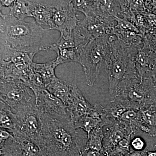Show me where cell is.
Listing matches in <instances>:
<instances>
[{
	"label": "cell",
	"mask_w": 156,
	"mask_h": 156,
	"mask_svg": "<svg viewBox=\"0 0 156 156\" xmlns=\"http://www.w3.org/2000/svg\"><path fill=\"white\" fill-rule=\"evenodd\" d=\"M147 156H156V151H147Z\"/></svg>",
	"instance_id": "obj_36"
},
{
	"label": "cell",
	"mask_w": 156,
	"mask_h": 156,
	"mask_svg": "<svg viewBox=\"0 0 156 156\" xmlns=\"http://www.w3.org/2000/svg\"><path fill=\"white\" fill-rule=\"evenodd\" d=\"M36 100L37 107L42 114L69 115L63 102L47 89L42 90L36 95Z\"/></svg>",
	"instance_id": "obj_11"
},
{
	"label": "cell",
	"mask_w": 156,
	"mask_h": 156,
	"mask_svg": "<svg viewBox=\"0 0 156 156\" xmlns=\"http://www.w3.org/2000/svg\"><path fill=\"white\" fill-rule=\"evenodd\" d=\"M53 12L51 30L68 33L77 26L80 20L71 1H53Z\"/></svg>",
	"instance_id": "obj_8"
},
{
	"label": "cell",
	"mask_w": 156,
	"mask_h": 156,
	"mask_svg": "<svg viewBox=\"0 0 156 156\" xmlns=\"http://www.w3.org/2000/svg\"><path fill=\"white\" fill-rule=\"evenodd\" d=\"M93 108L76 85L73 84L69 104L66 108L68 114L73 122L81 117L90 114Z\"/></svg>",
	"instance_id": "obj_12"
},
{
	"label": "cell",
	"mask_w": 156,
	"mask_h": 156,
	"mask_svg": "<svg viewBox=\"0 0 156 156\" xmlns=\"http://www.w3.org/2000/svg\"><path fill=\"white\" fill-rule=\"evenodd\" d=\"M136 132L129 126L116 122L104 132L103 141L104 151L107 156L125 136Z\"/></svg>",
	"instance_id": "obj_13"
},
{
	"label": "cell",
	"mask_w": 156,
	"mask_h": 156,
	"mask_svg": "<svg viewBox=\"0 0 156 156\" xmlns=\"http://www.w3.org/2000/svg\"><path fill=\"white\" fill-rule=\"evenodd\" d=\"M77 28L87 41H90L111 34V28L108 27L96 16L85 17L80 20Z\"/></svg>",
	"instance_id": "obj_10"
},
{
	"label": "cell",
	"mask_w": 156,
	"mask_h": 156,
	"mask_svg": "<svg viewBox=\"0 0 156 156\" xmlns=\"http://www.w3.org/2000/svg\"><path fill=\"white\" fill-rule=\"evenodd\" d=\"M74 124L76 129H81L87 132L88 137L92 130L99 126L103 127L101 126L100 119L89 115L79 118L74 122Z\"/></svg>",
	"instance_id": "obj_24"
},
{
	"label": "cell",
	"mask_w": 156,
	"mask_h": 156,
	"mask_svg": "<svg viewBox=\"0 0 156 156\" xmlns=\"http://www.w3.org/2000/svg\"><path fill=\"white\" fill-rule=\"evenodd\" d=\"M0 85V102L9 106L13 112L36 104L35 95L23 81L10 78L1 79Z\"/></svg>",
	"instance_id": "obj_7"
},
{
	"label": "cell",
	"mask_w": 156,
	"mask_h": 156,
	"mask_svg": "<svg viewBox=\"0 0 156 156\" xmlns=\"http://www.w3.org/2000/svg\"><path fill=\"white\" fill-rule=\"evenodd\" d=\"M17 117L15 130L12 134L19 142L27 140L35 144L46 155L41 117L35 104L25 107L14 113Z\"/></svg>",
	"instance_id": "obj_6"
},
{
	"label": "cell",
	"mask_w": 156,
	"mask_h": 156,
	"mask_svg": "<svg viewBox=\"0 0 156 156\" xmlns=\"http://www.w3.org/2000/svg\"><path fill=\"white\" fill-rule=\"evenodd\" d=\"M154 147L156 148V143L155 144V145H154Z\"/></svg>",
	"instance_id": "obj_38"
},
{
	"label": "cell",
	"mask_w": 156,
	"mask_h": 156,
	"mask_svg": "<svg viewBox=\"0 0 156 156\" xmlns=\"http://www.w3.org/2000/svg\"><path fill=\"white\" fill-rule=\"evenodd\" d=\"M134 135L130 134L123 138L107 156H124L131 151V141Z\"/></svg>",
	"instance_id": "obj_26"
},
{
	"label": "cell",
	"mask_w": 156,
	"mask_h": 156,
	"mask_svg": "<svg viewBox=\"0 0 156 156\" xmlns=\"http://www.w3.org/2000/svg\"><path fill=\"white\" fill-rule=\"evenodd\" d=\"M112 96L136 104L140 109L156 105V84L153 77L135 76L120 82Z\"/></svg>",
	"instance_id": "obj_5"
},
{
	"label": "cell",
	"mask_w": 156,
	"mask_h": 156,
	"mask_svg": "<svg viewBox=\"0 0 156 156\" xmlns=\"http://www.w3.org/2000/svg\"><path fill=\"white\" fill-rule=\"evenodd\" d=\"M117 21V27L126 30H130L131 31L135 32L137 33L141 34L140 32L138 29L132 23L128 20L122 19V18H115Z\"/></svg>",
	"instance_id": "obj_31"
},
{
	"label": "cell",
	"mask_w": 156,
	"mask_h": 156,
	"mask_svg": "<svg viewBox=\"0 0 156 156\" xmlns=\"http://www.w3.org/2000/svg\"><path fill=\"white\" fill-rule=\"evenodd\" d=\"M20 143L22 148V156H46L40 147L34 143L27 140Z\"/></svg>",
	"instance_id": "obj_28"
},
{
	"label": "cell",
	"mask_w": 156,
	"mask_h": 156,
	"mask_svg": "<svg viewBox=\"0 0 156 156\" xmlns=\"http://www.w3.org/2000/svg\"><path fill=\"white\" fill-rule=\"evenodd\" d=\"M58 66L55 59L45 63L34 62V71L42 77L46 88L53 80L57 78L55 75V70Z\"/></svg>",
	"instance_id": "obj_19"
},
{
	"label": "cell",
	"mask_w": 156,
	"mask_h": 156,
	"mask_svg": "<svg viewBox=\"0 0 156 156\" xmlns=\"http://www.w3.org/2000/svg\"><path fill=\"white\" fill-rule=\"evenodd\" d=\"M110 50L105 63L109 91L114 94L117 86L126 79L138 76L135 66L137 53L143 47L128 46L113 34H109Z\"/></svg>",
	"instance_id": "obj_3"
},
{
	"label": "cell",
	"mask_w": 156,
	"mask_h": 156,
	"mask_svg": "<svg viewBox=\"0 0 156 156\" xmlns=\"http://www.w3.org/2000/svg\"></svg>",
	"instance_id": "obj_39"
},
{
	"label": "cell",
	"mask_w": 156,
	"mask_h": 156,
	"mask_svg": "<svg viewBox=\"0 0 156 156\" xmlns=\"http://www.w3.org/2000/svg\"><path fill=\"white\" fill-rule=\"evenodd\" d=\"M142 124L147 128L151 136H156V105L142 108L140 110Z\"/></svg>",
	"instance_id": "obj_20"
},
{
	"label": "cell",
	"mask_w": 156,
	"mask_h": 156,
	"mask_svg": "<svg viewBox=\"0 0 156 156\" xmlns=\"http://www.w3.org/2000/svg\"><path fill=\"white\" fill-rule=\"evenodd\" d=\"M0 63L1 79H16L27 84L34 72L33 62L13 63L1 61Z\"/></svg>",
	"instance_id": "obj_9"
},
{
	"label": "cell",
	"mask_w": 156,
	"mask_h": 156,
	"mask_svg": "<svg viewBox=\"0 0 156 156\" xmlns=\"http://www.w3.org/2000/svg\"><path fill=\"white\" fill-rule=\"evenodd\" d=\"M147 151L146 150L141 151H131L130 153L124 156H147Z\"/></svg>",
	"instance_id": "obj_34"
},
{
	"label": "cell",
	"mask_w": 156,
	"mask_h": 156,
	"mask_svg": "<svg viewBox=\"0 0 156 156\" xmlns=\"http://www.w3.org/2000/svg\"><path fill=\"white\" fill-rule=\"evenodd\" d=\"M81 156H105V155L103 152L92 150H86L82 153Z\"/></svg>",
	"instance_id": "obj_33"
},
{
	"label": "cell",
	"mask_w": 156,
	"mask_h": 156,
	"mask_svg": "<svg viewBox=\"0 0 156 156\" xmlns=\"http://www.w3.org/2000/svg\"><path fill=\"white\" fill-rule=\"evenodd\" d=\"M145 141L139 136L133 138L131 141V150L135 151H141L145 150Z\"/></svg>",
	"instance_id": "obj_32"
},
{
	"label": "cell",
	"mask_w": 156,
	"mask_h": 156,
	"mask_svg": "<svg viewBox=\"0 0 156 156\" xmlns=\"http://www.w3.org/2000/svg\"><path fill=\"white\" fill-rule=\"evenodd\" d=\"M153 78L155 83L156 84V65L154 69L153 74Z\"/></svg>",
	"instance_id": "obj_37"
},
{
	"label": "cell",
	"mask_w": 156,
	"mask_h": 156,
	"mask_svg": "<svg viewBox=\"0 0 156 156\" xmlns=\"http://www.w3.org/2000/svg\"><path fill=\"white\" fill-rule=\"evenodd\" d=\"M109 34L90 41L79 47L77 63L83 69L87 84L93 87L97 80L100 69L105 63L110 50Z\"/></svg>",
	"instance_id": "obj_4"
},
{
	"label": "cell",
	"mask_w": 156,
	"mask_h": 156,
	"mask_svg": "<svg viewBox=\"0 0 156 156\" xmlns=\"http://www.w3.org/2000/svg\"><path fill=\"white\" fill-rule=\"evenodd\" d=\"M143 47L156 53V28L151 30L143 36Z\"/></svg>",
	"instance_id": "obj_30"
},
{
	"label": "cell",
	"mask_w": 156,
	"mask_h": 156,
	"mask_svg": "<svg viewBox=\"0 0 156 156\" xmlns=\"http://www.w3.org/2000/svg\"><path fill=\"white\" fill-rule=\"evenodd\" d=\"M10 8L9 15L18 20H23L27 17H31L27 1H15Z\"/></svg>",
	"instance_id": "obj_25"
},
{
	"label": "cell",
	"mask_w": 156,
	"mask_h": 156,
	"mask_svg": "<svg viewBox=\"0 0 156 156\" xmlns=\"http://www.w3.org/2000/svg\"><path fill=\"white\" fill-rule=\"evenodd\" d=\"M103 128L99 126L90 132L85 150H92L104 152L103 146L104 132Z\"/></svg>",
	"instance_id": "obj_23"
},
{
	"label": "cell",
	"mask_w": 156,
	"mask_h": 156,
	"mask_svg": "<svg viewBox=\"0 0 156 156\" xmlns=\"http://www.w3.org/2000/svg\"><path fill=\"white\" fill-rule=\"evenodd\" d=\"M15 1H12V0H4V1H0L1 3V6H4V7H9L10 8L13 6L14 5Z\"/></svg>",
	"instance_id": "obj_35"
},
{
	"label": "cell",
	"mask_w": 156,
	"mask_h": 156,
	"mask_svg": "<svg viewBox=\"0 0 156 156\" xmlns=\"http://www.w3.org/2000/svg\"><path fill=\"white\" fill-rule=\"evenodd\" d=\"M53 50L56 52L57 57L55 58L58 65L66 62H77L79 57V47L76 48H61L51 44L48 47H43L41 51Z\"/></svg>",
	"instance_id": "obj_18"
},
{
	"label": "cell",
	"mask_w": 156,
	"mask_h": 156,
	"mask_svg": "<svg viewBox=\"0 0 156 156\" xmlns=\"http://www.w3.org/2000/svg\"><path fill=\"white\" fill-rule=\"evenodd\" d=\"M47 156H81L88 135L76 129L69 115L43 113L41 117Z\"/></svg>",
	"instance_id": "obj_1"
},
{
	"label": "cell",
	"mask_w": 156,
	"mask_h": 156,
	"mask_svg": "<svg viewBox=\"0 0 156 156\" xmlns=\"http://www.w3.org/2000/svg\"><path fill=\"white\" fill-rule=\"evenodd\" d=\"M77 11H80L85 17L95 16V1H71Z\"/></svg>",
	"instance_id": "obj_27"
},
{
	"label": "cell",
	"mask_w": 156,
	"mask_h": 156,
	"mask_svg": "<svg viewBox=\"0 0 156 156\" xmlns=\"http://www.w3.org/2000/svg\"><path fill=\"white\" fill-rule=\"evenodd\" d=\"M0 126L11 133L15 130L17 123L16 114L12 112L10 108L5 104L1 102Z\"/></svg>",
	"instance_id": "obj_21"
},
{
	"label": "cell",
	"mask_w": 156,
	"mask_h": 156,
	"mask_svg": "<svg viewBox=\"0 0 156 156\" xmlns=\"http://www.w3.org/2000/svg\"><path fill=\"white\" fill-rule=\"evenodd\" d=\"M1 46L35 55L41 51L43 36L48 29L35 21L26 22L0 12Z\"/></svg>",
	"instance_id": "obj_2"
},
{
	"label": "cell",
	"mask_w": 156,
	"mask_h": 156,
	"mask_svg": "<svg viewBox=\"0 0 156 156\" xmlns=\"http://www.w3.org/2000/svg\"><path fill=\"white\" fill-rule=\"evenodd\" d=\"M27 84L33 91L35 96L39 92L47 89L42 77L34 71L30 77Z\"/></svg>",
	"instance_id": "obj_29"
},
{
	"label": "cell",
	"mask_w": 156,
	"mask_h": 156,
	"mask_svg": "<svg viewBox=\"0 0 156 156\" xmlns=\"http://www.w3.org/2000/svg\"><path fill=\"white\" fill-rule=\"evenodd\" d=\"M73 84L57 78L50 83L47 89L60 99L66 108L69 104Z\"/></svg>",
	"instance_id": "obj_16"
},
{
	"label": "cell",
	"mask_w": 156,
	"mask_h": 156,
	"mask_svg": "<svg viewBox=\"0 0 156 156\" xmlns=\"http://www.w3.org/2000/svg\"><path fill=\"white\" fill-rule=\"evenodd\" d=\"M156 65V53L144 47L139 50L135 59V66L136 72L140 77H153Z\"/></svg>",
	"instance_id": "obj_15"
},
{
	"label": "cell",
	"mask_w": 156,
	"mask_h": 156,
	"mask_svg": "<svg viewBox=\"0 0 156 156\" xmlns=\"http://www.w3.org/2000/svg\"><path fill=\"white\" fill-rule=\"evenodd\" d=\"M1 156H22L20 143L12 135L8 139L0 140Z\"/></svg>",
	"instance_id": "obj_22"
},
{
	"label": "cell",
	"mask_w": 156,
	"mask_h": 156,
	"mask_svg": "<svg viewBox=\"0 0 156 156\" xmlns=\"http://www.w3.org/2000/svg\"><path fill=\"white\" fill-rule=\"evenodd\" d=\"M31 17L40 26L50 30L53 12V1H27Z\"/></svg>",
	"instance_id": "obj_14"
},
{
	"label": "cell",
	"mask_w": 156,
	"mask_h": 156,
	"mask_svg": "<svg viewBox=\"0 0 156 156\" xmlns=\"http://www.w3.org/2000/svg\"><path fill=\"white\" fill-rule=\"evenodd\" d=\"M111 34L114 35L119 40L128 46L143 47V36L141 34L115 26L112 29Z\"/></svg>",
	"instance_id": "obj_17"
}]
</instances>
